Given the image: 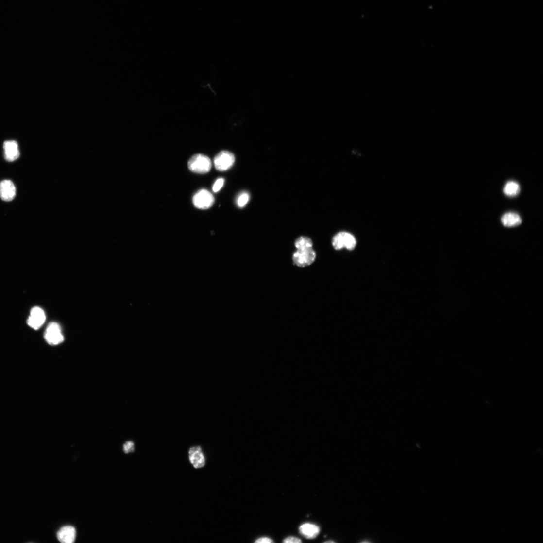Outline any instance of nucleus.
<instances>
[{"label": "nucleus", "instance_id": "1", "mask_svg": "<svg viewBox=\"0 0 543 543\" xmlns=\"http://www.w3.org/2000/svg\"><path fill=\"white\" fill-rule=\"evenodd\" d=\"M188 165L192 172L206 174L211 170L212 163L208 156L202 154H197L190 159Z\"/></svg>", "mask_w": 543, "mask_h": 543}, {"label": "nucleus", "instance_id": "2", "mask_svg": "<svg viewBox=\"0 0 543 543\" xmlns=\"http://www.w3.org/2000/svg\"><path fill=\"white\" fill-rule=\"evenodd\" d=\"M316 253L312 248L297 250L293 254L294 264L299 267H305L312 264L316 259Z\"/></svg>", "mask_w": 543, "mask_h": 543}, {"label": "nucleus", "instance_id": "3", "mask_svg": "<svg viewBox=\"0 0 543 543\" xmlns=\"http://www.w3.org/2000/svg\"><path fill=\"white\" fill-rule=\"evenodd\" d=\"M356 244L355 237L351 234L340 232L336 235L332 239V245L337 250L346 248L349 250H353Z\"/></svg>", "mask_w": 543, "mask_h": 543}, {"label": "nucleus", "instance_id": "4", "mask_svg": "<svg viewBox=\"0 0 543 543\" xmlns=\"http://www.w3.org/2000/svg\"><path fill=\"white\" fill-rule=\"evenodd\" d=\"M234 154L227 151L220 152L214 159V166L218 170L223 171L231 169L234 164Z\"/></svg>", "mask_w": 543, "mask_h": 543}, {"label": "nucleus", "instance_id": "5", "mask_svg": "<svg viewBox=\"0 0 543 543\" xmlns=\"http://www.w3.org/2000/svg\"><path fill=\"white\" fill-rule=\"evenodd\" d=\"M45 338L49 344L52 346L61 344L64 340L61 327L58 323L51 322L48 326Z\"/></svg>", "mask_w": 543, "mask_h": 543}, {"label": "nucleus", "instance_id": "6", "mask_svg": "<svg viewBox=\"0 0 543 543\" xmlns=\"http://www.w3.org/2000/svg\"><path fill=\"white\" fill-rule=\"evenodd\" d=\"M193 203L194 206L201 209H207L214 203L213 195L206 189L198 191L193 196Z\"/></svg>", "mask_w": 543, "mask_h": 543}, {"label": "nucleus", "instance_id": "7", "mask_svg": "<svg viewBox=\"0 0 543 543\" xmlns=\"http://www.w3.org/2000/svg\"><path fill=\"white\" fill-rule=\"evenodd\" d=\"M46 319L45 311L39 307H34L28 318L27 323L34 329L37 330L44 324Z\"/></svg>", "mask_w": 543, "mask_h": 543}, {"label": "nucleus", "instance_id": "8", "mask_svg": "<svg viewBox=\"0 0 543 543\" xmlns=\"http://www.w3.org/2000/svg\"><path fill=\"white\" fill-rule=\"evenodd\" d=\"M16 195V188L12 181L5 180L0 183V197L3 201L11 202Z\"/></svg>", "mask_w": 543, "mask_h": 543}, {"label": "nucleus", "instance_id": "9", "mask_svg": "<svg viewBox=\"0 0 543 543\" xmlns=\"http://www.w3.org/2000/svg\"><path fill=\"white\" fill-rule=\"evenodd\" d=\"M5 159L8 162L17 160L20 156L18 144L14 140L6 141L4 144Z\"/></svg>", "mask_w": 543, "mask_h": 543}, {"label": "nucleus", "instance_id": "10", "mask_svg": "<svg viewBox=\"0 0 543 543\" xmlns=\"http://www.w3.org/2000/svg\"><path fill=\"white\" fill-rule=\"evenodd\" d=\"M189 454L190 461L195 468H201L205 466V458L201 447L191 448Z\"/></svg>", "mask_w": 543, "mask_h": 543}, {"label": "nucleus", "instance_id": "11", "mask_svg": "<svg viewBox=\"0 0 543 543\" xmlns=\"http://www.w3.org/2000/svg\"><path fill=\"white\" fill-rule=\"evenodd\" d=\"M57 537L63 543H73L76 538V529L72 526H65L59 531Z\"/></svg>", "mask_w": 543, "mask_h": 543}, {"label": "nucleus", "instance_id": "12", "mask_svg": "<svg viewBox=\"0 0 543 543\" xmlns=\"http://www.w3.org/2000/svg\"><path fill=\"white\" fill-rule=\"evenodd\" d=\"M299 531L308 539L316 538L320 532V527L314 524L305 523L299 527Z\"/></svg>", "mask_w": 543, "mask_h": 543}, {"label": "nucleus", "instance_id": "13", "mask_svg": "<svg viewBox=\"0 0 543 543\" xmlns=\"http://www.w3.org/2000/svg\"><path fill=\"white\" fill-rule=\"evenodd\" d=\"M502 222L504 226L510 227L520 225L522 221L518 214L509 212L504 214L502 218Z\"/></svg>", "mask_w": 543, "mask_h": 543}, {"label": "nucleus", "instance_id": "14", "mask_svg": "<svg viewBox=\"0 0 543 543\" xmlns=\"http://www.w3.org/2000/svg\"><path fill=\"white\" fill-rule=\"evenodd\" d=\"M520 192V187L518 183L514 181L508 182L504 188V193L509 197L518 195Z\"/></svg>", "mask_w": 543, "mask_h": 543}, {"label": "nucleus", "instance_id": "15", "mask_svg": "<svg viewBox=\"0 0 543 543\" xmlns=\"http://www.w3.org/2000/svg\"><path fill=\"white\" fill-rule=\"evenodd\" d=\"M295 246L297 250L311 248L313 246V243L310 238L306 237H302L296 239L295 242Z\"/></svg>", "mask_w": 543, "mask_h": 543}, {"label": "nucleus", "instance_id": "16", "mask_svg": "<svg viewBox=\"0 0 543 543\" xmlns=\"http://www.w3.org/2000/svg\"><path fill=\"white\" fill-rule=\"evenodd\" d=\"M250 199V195L247 192L241 193L238 197L237 203L238 207L239 208H243L245 207L248 203Z\"/></svg>", "mask_w": 543, "mask_h": 543}, {"label": "nucleus", "instance_id": "17", "mask_svg": "<svg viewBox=\"0 0 543 543\" xmlns=\"http://www.w3.org/2000/svg\"><path fill=\"white\" fill-rule=\"evenodd\" d=\"M224 183V179L223 178L218 179L215 183L214 184L212 188L214 192H218L223 187Z\"/></svg>", "mask_w": 543, "mask_h": 543}, {"label": "nucleus", "instance_id": "18", "mask_svg": "<svg viewBox=\"0 0 543 543\" xmlns=\"http://www.w3.org/2000/svg\"><path fill=\"white\" fill-rule=\"evenodd\" d=\"M123 450L125 453H128L133 452L134 450V444L133 441H127L124 444L123 446Z\"/></svg>", "mask_w": 543, "mask_h": 543}, {"label": "nucleus", "instance_id": "19", "mask_svg": "<svg viewBox=\"0 0 543 543\" xmlns=\"http://www.w3.org/2000/svg\"><path fill=\"white\" fill-rule=\"evenodd\" d=\"M283 542L285 543H302V541L297 537L291 536L284 539Z\"/></svg>", "mask_w": 543, "mask_h": 543}, {"label": "nucleus", "instance_id": "20", "mask_svg": "<svg viewBox=\"0 0 543 543\" xmlns=\"http://www.w3.org/2000/svg\"><path fill=\"white\" fill-rule=\"evenodd\" d=\"M274 541L272 540L268 537H262L255 541V543H272Z\"/></svg>", "mask_w": 543, "mask_h": 543}, {"label": "nucleus", "instance_id": "21", "mask_svg": "<svg viewBox=\"0 0 543 543\" xmlns=\"http://www.w3.org/2000/svg\"><path fill=\"white\" fill-rule=\"evenodd\" d=\"M334 542H334L333 541H326L324 543H334Z\"/></svg>", "mask_w": 543, "mask_h": 543}]
</instances>
